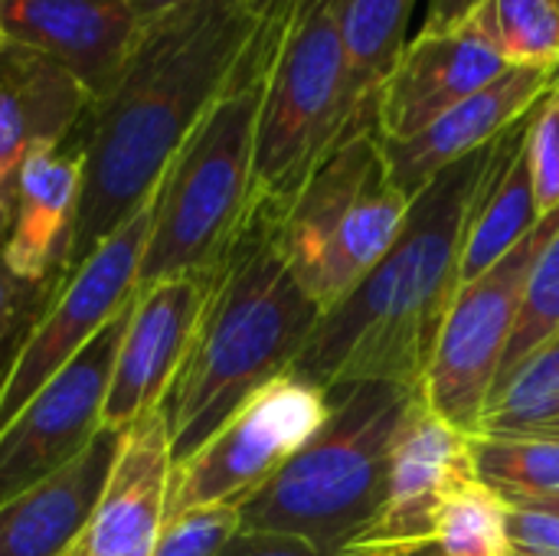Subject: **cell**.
Returning <instances> with one entry per match:
<instances>
[{
	"instance_id": "1",
	"label": "cell",
	"mask_w": 559,
	"mask_h": 556,
	"mask_svg": "<svg viewBox=\"0 0 559 556\" xmlns=\"http://www.w3.org/2000/svg\"><path fill=\"white\" fill-rule=\"evenodd\" d=\"M262 43L249 0H193L144 23L75 144L82 200L56 282L75 272L160 187L167 167Z\"/></svg>"
},
{
	"instance_id": "2",
	"label": "cell",
	"mask_w": 559,
	"mask_h": 556,
	"mask_svg": "<svg viewBox=\"0 0 559 556\" xmlns=\"http://www.w3.org/2000/svg\"><path fill=\"white\" fill-rule=\"evenodd\" d=\"M498 141L445 167L409 200L396 242L321 315L292 367L295 377L324 393L357 380L423 387L439 331L462 288L465 233Z\"/></svg>"
},
{
	"instance_id": "3",
	"label": "cell",
	"mask_w": 559,
	"mask_h": 556,
	"mask_svg": "<svg viewBox=\"0 0 559 556\" xmlns=\"http://www.w3.org/2000/svg\"><path fill=\"white\" fill-rule=\"evenodd\" d=\"M278 220L282 210L252 203L216 272L193 344L160 403L174 465L262 387L292 374L324 315L282 256Z\"/></svg>"
},
{
	"instance_id": "4",
	"label": "cell",
	"mask_w": 559,
	"mask_h": 556,
	"mask_svg": "<svg viewBox=\"0 0 559 556\" xmlns=\"http://www.w3.org/2000/svg\"><path fill=\"white\" fill-rule=\"evenodd\" d=\"M419 390L386 380L328 390V419L242 501V531L288 534L324 554L350 551L386 501L393 442Z\"/></svg>"
},
{
	"instance_id": "5",
	"label": "cell",
	"mask_w": 559,
	"mask_h": 556,
	"mask_svg": "<svg viewBox=\"0 0 559 556\" xmlns=\"http://www.w3.org/2000/svg\"><path fill=\"white\" fill-rule=\"evenodd\" d=\"M269 43L249 56L167 167L141 259L138 292L177 275H216L252 210L255 121Z\"/></svg>"
},
{
	"instance_id": "6",
	"label": "cell",
	"mask_w": 559,
	"mask_h": 556,
	"mask_svg": "<svg viewBox=\"0 0 559 556\" xmlns=\"http://www.w3.org/2000/svg\"><path fill=\"white\" fill-rule=\"evenodd\" d=\"M377 128L350 79L331 7L295 20L269 49L255 121L252 203L285 210L350 134Z\"/></svg>"
},
{
	"instance_id": "7",
	"label": "cell",
	"mask_w": 559,
	"mask_h": 556,
	"mask_svg": "<svg viewBox=\"0 0 559 556\" xmlns=\"http://www.w3.org/2000/svg\"><path fill=\"white\" fill-rule=\"evenodd\" d=\"M409 197L386 174L377 128L350 134L282 210L278 246L301 288L328 311L396 242Z\"/></svg>"
},
{
	"instance_id": "8",
	"label": "cell",
	"mask_w": 559,
	"mask_h": 556,
	"mask_svg": "<svg viewBox=\"0 0 559 556\" xmlns=\"http://www.w3.org/2000/svg\"><path fill=\"white\" fill-rule=\"evenodd\" d=\"M154 197L124 226H118L75 272L62 275L52 285V295L43 301L36 321L23 331L0 377V433L134 301L154 216Z\"/></svg>"
},
{
	"instance_id": "9",
	"label": "cell",
	"mask_w": 559,
	"mask_h": 556,
	"mask_svg": "<svg viewBox=\"0 0 559 556\" xmlns=\"http://www.w3.org/2000/svg\"><path fill=\"white\" fill-rule=\"evenodd\" d=\"M557 226L559 210H554L518 249H511L478 279L465 282L445 315L423 393L429 406L465 436H478L481 429V416L518 324L527 272Z\"/></svg>"
},
{
	"instance_id": "10",
	"label": "cell",
	"mask_w": 559,
	"mask_h": 556,
	"mask_svg": "<svg viewBox=\"0 0 559 556\" xmlns=\"http://www.w3.org/2000/svg\"><path fill=\"white\" fill-rule=\"evenodd\" d=\"M328 410V393L295 374L262 387L190 459L174 465L164 524L193 508H242L321 429Z\"/></svg>"
},
{
	"instance_id": "11",
	"label": "cell",
	"mask_w": 559,
	"mask_h": 556,
	"mask_svg": "<svg viewBox=\"0 0 559 556\" xmlns=\"http://www.w3.org/2000/svg\"><path fill=\"white\" fill-rule=\"evenodd\" d=\"M124 324L128 311H121L0 433V505L66 469L95 439Z\"/></svg>"
},
{
	"instance_id": "12",
	"label": "cell",
	"mask_w": 559,
	"mask_h": 556,
	"mask_svg": "<svg viewBox=\"0 0 559 556\" xmlns=\"http://www.w3.org/2000/svg\"><path fill=\"white\" fill-rule=\"evenodd\" d=\"M216 275H177L141 288L128 308L102 426L124 433L151 410H160L190 344Z\"/></svg>"
},
{
	"instance_id": "13",
	"label": "cell",
	"mask_w": 559,
	"mask_h": 556,
	"mask_svg": "<svg viewBox=\"0 0 559 556\" xmlns=\"http://www.w3.org/2000/svg\"><path fill=\"white\" fill-rule=\"evenodd\" d=\"M475 478L472 436L449 426L419 390L393 442L386 501L370 531L350 551H383L432 541L445 501Z\"/></svg>"
},
{
	"instance_id": "14",
	"label": "cell",
	"mask_w": 559,
	"mask_h": 556,
	"mask_svg": "<svg viewBox=\"0 0 559 556\" xmlns=\"http://www.w3.org/2000/svg\"><path fill=\"white\" fill-rule=\"evenodd\" d=\"M141 29L128 0H0V43L52 59L92 102L111 88Z\"/></svg>"
},
{
	"instance_id": "15",
	"label": "cell",
	"mask_w": 559,
	"mask_h": 556,
	"mask_svg": "<svg viewBox=\"0 0 559 556\" xmlns=\"http://www.w3.org/2000/svg\"><path fill=\"white\" fill-rule=\"evenodd\" d=\"M508 69L468 23L449 33H419L377 92V134L383 141L413 138Z\"/></svg>"
},
{
	"instance_id": "16",
	"label": "cell",
	"mask_w": 559,
	"mask_h": 556,
	"mask_svg": "<svg viewBox=\"0 0 559 556\" xmlns=\"http://www.w3.org/2000/svg\"><path fill=\"white\" fill-rule=\"evenodd\" d=\"M92 95L52 59L0 43V249L13 220V193L23 161L39 147L69 144Z\"/></svg>"
},
{
	"instance_id": "17",
	"label": "cell",
	"mask_w": 559,
	"mask_h": 556,
	"mask_svg": "<svg viewBox=\"0 0 559 556\" xmlns=\"http://www.w3.org/2000/svg\"><path fill=\"white\" fill-rule=\"evenodd\" d=\"M174 456L164 410L124 429L108 485L69 556H154L170 488Z\"/></svg>"
},
{
	"instance_id": "18",
	"label": "cell",
	"mask_w": 559,
	"mask_h": 556,
	"mask_svg": "<svg viewBox=\"0 0 559 556\" xmlns=\"http://www.w3.org/2000/svg\"><path fill=\"white\" fill-rule=\"evenodd\" d=\"M554 88V69H508L501 79L468 95L429 128L403 141H383L386 174L409 200L445 167L495 144L527 118Z\"/></svg>"
},
{
	"instance_id": "19",
	"label": "cell",
	"mask_w": 559,
	"mask_h": 556,
	"mask_svg": "<svg viewBox=\"0 0 559 556\" xmlns=\"http://www.w3.org/2000/svg\"><path fill=\"white\" fill-rule=\"evenodd\" d=\"M82 177L85 157L75 138L59 147H39L23 161L0 262L26 285L39 288L59 275L82 200Z\"/></svg>"
},
{
	"instance_id": "20",
	"label": "cell",
	"mask_w": 559,
	"mask_h": 556,
	"mask_svg": "<svg viewBox=\"0 0 559 556\" xmlns=\"http://www.w3.org/2000/svg\"><path fill=\"white\" fill-rule=\"evenodd\" d=\"M121 436L102 426L66 469L3 501L0 556H69L108 485Z\"/></svg>"
},
{
	"instance_id": "21",
	"label": "cell",
	"mask_w": 559,
	"mask_h": 556,
	"mask_svg": "<svg viewBox=\"0 0 559 556\" xmlns=\"http://www.w3.org/2000/svg\"><path fill=\"white\" fill-rule=\"evenodd\" d=\"M531 115L501 134L491 167L481 180L475 213L465 233V249H462V285L488 272L495 262H501L544 220L537 210L531 157H527Z\"/></svg>"
},
{
	"instance_id": "22",
	"label": "cell",
	"mask_w": 559,
	"mask_h": 556,
	"mask_svg": "<svg viewBox=\"0 0 559 556\" xmlns=\"http://www.w3.org/2000/svg\"><path fill=\"white\" fill-rule=\"evenodd\" d=\"M357 95L377 108V92L409 46L406 29L416 0H328Z\"/></svg>"
},
{
	"instance_id": "23",
	"label": "cell",
	"mask_w": 559,
	"mask_h": 556,
	"mask_svg": "<svg viewBox=\"0 0 559 556\" xmlns=\"http://www.w3.org/2000/svg\"><path fill=\"white\" fill-rule=\"evenodd\" d=\"M472 462L481 485L508 505L559 495V439L547 436H472Z\"/></svg>"
},
{
	"instance_id": "24",
	"label": "cell",
	"mask_w": 559,
	"mask_h": 556,
	"mask_svg": "<svg viewBox=\"0 0 559 556\" xmlns=\"http://www.w3.org/2000/svg\"><path fill=\"white\" fill-rule=\"evenodd\" d=\"M468 26L511 69H554L559 62L557 0H481Z\"/></svg>"
},
{
	"instance_id": "25",
	"label": "cell",
	"mask_w": 559,
	"mask_h": 556,
	"mask_svg": "<svg viewBox=\"0 0 559 556\" xmlns=\"http://www.w3.org/2000/svg\"><path fill=\"white\" fill-rule=\"evenodd\" d=\"M557 416L559 338H554L491 393L478 436H527Z\"/></svg>"
},
{
	"instance_id": "26",
	"label": "cell",
	"mask_w": 559,
	"mask_h": 556,
	"mask_svg": "<svg viewBox=\"0 0 559 556\" xmlns=\"http://www.w3.org/2000/svg\"><path fill=\"white\" fill-rule=\"evenodd\" d=\"M432 541L445 556H508V501L478 478L468 482L445 501Z\"/></svg>"
},
{
	"instance_id": "27",
	"label": "cell",
	"mask_w": 559,
	"mask_h": 556,
	"mask_svg": "<svg viewBox=\"0 0 559 556\" xmlns=\"http://www.w3.org/2000/svg\"><path fill=\"white\" fill-rule=\"evenodd\" d=\"M554 338H559V226L544 242L540 256L534 259V265L527 272L518 324H514L511 344L504 351L495 390Z\"/></svg>"
},
{
	"instance_id": "28",
	"label": "cell",
	"mask_w": 559,
	"mask_h": 556,
	"mask_svg": "<svg viewBox=\"0 0 559 556\" xmlns=\"http://www.w3.org/2000/svg\"><path fill=\"white\" fill-rule=\"evenodd\" d=\"M239 505L193 508L164 524L154 556H219L223 547L239 534Z\"/></svg>"
},
{
	"instance_id": "29",
	"label": "cell",
	"mask_w": 559,
	"mask_h": 556,
	"mask_svg": "<svg viewBox=\"0 0 559 556\" xmlns=\"http://www.w3.org/2000/svg\"><path fill=\"white\" fill-rule=\"evenodd\" d=\"M527 157L540 216L559 210V92H550L531 115Z\"/></svg>"
},
{
	"instance_id": "30",
	"label": "cell",
	"mask_w": 559,
	"mask_h": 556,
	"mask_svg": "<svg viewBox=\"0 0 559 556\" xmlns=\"http://www.w3.org/2000/svg\"><path fill=\"white\" fill-rule=\"evenodd\" d=\"M36 285H26L23 279H16L3 262H0V377L23 338V331L29 328L26 324V315H29V305L36 301Z\"/></svg>"
},
{
	"instance_id": "31",
	"label": "cell",
	"mask_w": 559,
	"mask_h": 556,
	"mask_svg": "<svg viewBox=\"0 0 559 556\" xmlns=\"http://www.w3.org/2000/svg\"><path fill=\"white\" fill-rule=\"evenodd\" d=\"M508 541L527 556H559V514L508 505Z\"/></svg>"
},
{
	"instance_id": "32",
	"label": "cell",
	"mask_w": 559,
	"mask_h": 556,
	"mask_svg": "<svg viewBox=\"0 0 559 556\" xmlns=\"http://www.w3.org/2000/svg\"><path fill=\"white\" fill-rule=\"evenodd\" d=\"M219 556H344V554H324L318 547H311L308 541L288 537V534H262V531H242L223 547Z\"/></svg>"
},
{
	"instance_id": "33",
	"label": "cell",
	"mask_w": 559,
	"mask_h": 556,
	"mask_svg": "<svg viewBox=\"0 0 559 556\" xmlns=\"http://www.w3.org/2000/svg\"><path fill=\"white\" fill-rule=\"evenodd\" d=\"M481 0H429L426 10V23L419 33H449L468 23V16L475 13Z\"/></svg>"
},
{
	"instance_id": "34",
	"label": "cell",
	"mask_w": 559,
	"mask_h": 556,
	"mask_svg": "<svg viewBox=\"0 0 559 556\" xmlns=\"http://www.w3.org/2000/svg\"><path fill=\"white\" fill-rule=\"evenodd\" d=\"M252 13L262 23V36L272 49V43L282 36V29L298 16V10L305 7V0H249Z\"/></svg>"
},
{
	"instance_id": "35",
	"label": "cell",
	"mask_w": 559,
	"mask_h": 556,
	"mask_svg": "<svg viewBox=\"0 0 559 556\" xmlns=\"http://www.w3.org/2000/svg\"><path fill=\"white\" fill-rule=\"evenodd\" d=\"M344 556H445L436 541L426 544H406V547H383V551H347Z\"/></svg>"
},
{
	"instance_id": "36",
	"label": "cell",
	"mask_w": 559,
	"mask_h": 556,
	"mask_svg": "<svg viewBox=\"0 0 559 556\" xmlns=\"http://www.w3.org/2000/svg\"><path fill=\"white\" fill-rule=\"evenodd\" d=\"M131 7H134V13L144 20V23H151V20H157V16H164V13H170V10H177V7H187V3H193V0H128Z\"/></svg>"
},
{
	"instance_id": "37",
	"label": "cell",
	"mask_w": 559,
	"mask_h": 556,
	"mask_svg": "<svg viewBox=\"0 0 559 556\" xmlns=\"http://www.w3.org/2000/svg\"><path fill=\"white\" fill-rule=\"evenodd\" d=\"M511 508H534V511L559 514V495H554V498H540V501H527V505H511Z\"/></svg>"
},
{
	"instance_id": "38",
	"label": "cell",
	"mask_w": 559,
	"mask_h": 556,
	"mask_svg": "<svg viewBox=\"0 0 559 556\" xmlns=\"http://www.w3.org/2000/svg\"><path fill=\"white\" fill-rule=\"evenodd\" d=\"M527 436H547V439H559V416L557 419H550L547 426H540L537 433H527Z\"/></svg>"
},
{
	"instance_id": "39",
	"label": "cell",
	"mask_w": 559,
	"mask_h": 556,
	"mask_svg": "<svg viewBox=\"0 0 559 556\" xmlns=\"http://www.w3.org/2000/svg\"><path fill=\"white\" fill-rule=\"evenodd\" d=\"M321 3H328V0H305V7L298 10V16H295V20H301L305 13H311V10H318ZM295 20H292V23H295ZM292 23H288V26H292ZM288 26H285V29H288ZM285 29H282V33H285Z\"/></svg>"
},
{
	"instance_id": "40",
	"label": "cell",
	"mask_w": 559,
	"mask_h": 556,
	"mask_svg": "<svg viewBox=\"0 0 559 556\" xmlns=\"http://www.w3.org/2000/svg\"><path fill=\"white\" fill-rule=\"evenodd\" d=\"M550 92H559V62L554 66V88H550Z\"/></svg>"
},
{
	"instance_id": "41",
	"label": "cell",
	"mask_w": 559,
	"mask_h": 556,
	"mask_svg": "<svg viewBox=\"0 0 559 556\" xmlns=\"http://www.w3.org/2000/svg\"><path fill=\"white\" fill-rule=\"evenodd\" d=\"M508 556H527V554H521V551H514V547H511V554Z\"/></svg>"
},
{
	"instance_id": "42",
	"label": "cell",
	"mask_w": 559,
	"mask_h": 556,
	"mask_svg": "<svg viewBox=\"0 0 559 556\" xmlns=\"http://www.w3.org/2000/svg\"><path fill=\"white\" fill-rule=\"evenodd\" d=\"M557 3H559V0H557Z\"/></svg>"
}]
</instances>
